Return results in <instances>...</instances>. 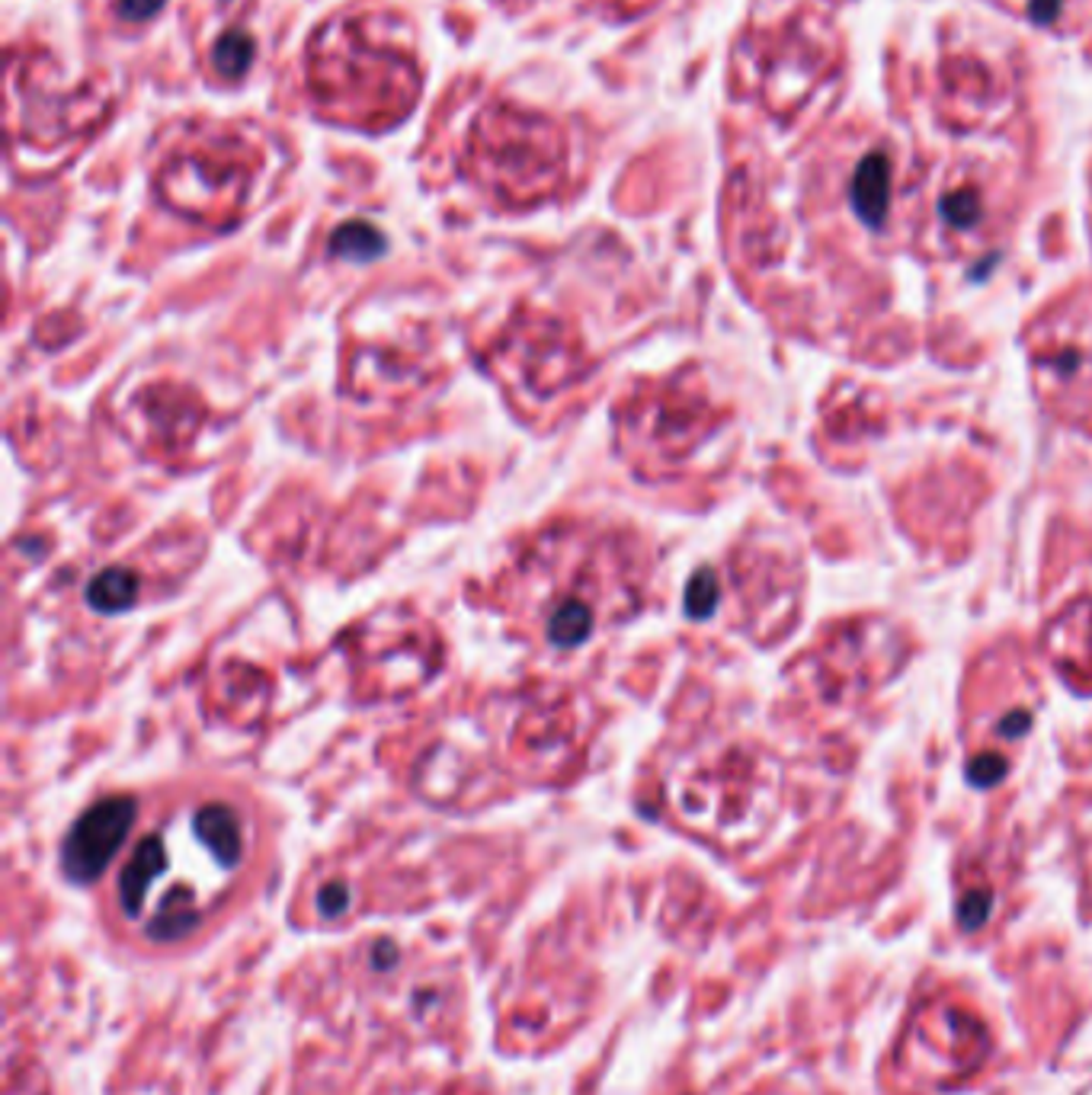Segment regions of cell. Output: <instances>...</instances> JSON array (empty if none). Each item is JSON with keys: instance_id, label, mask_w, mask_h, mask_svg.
Wrapping results in <instances>:
<instances>
[{"instance_id": "cell-8", "label": "cell", "mask_w": 1092, "mask_h": 1095, "mask_svg": "<svg viewBox=\"0 0 1092 1095\" xmlns=\"http://www.w3.org/2000/svg\"><path fill=\"white\" fill-rule=\"evenodd\" d=\"M164 6V0H119V13L132 23H142L148 16H154Z\"/></svg>"}, {"instance_id": "cell-4", "label": "cell", "mask_w": 1092, "mask_h": 1095, "mask_svg": "<svg viewBox=\"0 0 1092 1095\" xmlns=\"http://www.w3.org/2000/svg\"><path fill=\"white\" fill-rule=\"evenodd\" d=\"M334 253L350 260H372L382 253V234L369 224H343L334 237Z\"/></svg>"}, {"instance_id": "cell-3", "label": "cell", "mask_w": 1092, "mask_h": 1095, "mask_svg": "<svg viewBox=\"0 0 1092 1095\" xmlns=\"http://www.w3.org/2000/svg\"><path fill=\"white\" fill-rule=\"evenodd\" d=\"M884 196H887V164L884 158H869L856 180V206L869 224H877L884 216Z\"/></svg>"}, {"instance_id": "cell-9", "label": "cell", "mask_w": 1092, "mask_h": 1095, "mask_svg": "<svg viewBox=\"0 0 1092 1095\" xmlns=\"http://www.w3.org/2000/svg\"><path fill=\"white\" fill-rule=\"evenodd\" d=\"M1058 10V0H1035V16L1038 19H1051Z\"/></svg>"}, {"instance_id": "cell-1", "label": "cell", "mask_w": 1092, "mask_h": 1095, "mask_svg": "<svg viewBox=\"0 0 1092 1095\" xmlns=\"http://www.w3.org/2000/svg\"><path fill=\"white\" fill-rule=\"evenodd\" d=\"M138 824L135 795H109L93 801L61 843V869L74 884H93L129 846Z\"/></svg>"}, {"instance_id": "cell-7", "label": "cell", "mask_w": 1092, "mask_h": 1095, "mask_svg": "<svg viewBox=\"0 0 1092 1095\" xmlns=\"http://www.w3.org/2000/svg\"><path fill=\"white\" fill-rule=\"evenodd\" d=\"M987 913H990V897H987V893H977V897H971V900H968V903L958 909V916H961V926H964V929H977V926H984Z\"/></svg>"}, {"instance_id": "cell-6", "label": "cell", "mask_w": 1092, "mask_h": 1095, "mask_svg": "<svg viewBox=\"0 0 1092 1095\" xmlns=\"http://www.w3.org/2000/svg\"><path fill=\"white\" fill-rule=\"evenodd\" d=\"M350 906V890L343 884H327L321 893H318V909L324 916H340L343 909Z\"/></svg>"}, {"instance_id": "cell-2", "label": "cell", "mask_w": 1092, "mask_h": 1095, "mask_svg": "<svg viewBox=\"0 0 1092 1095\" xmlns=\"http://www.w3.org/2000/svg\"><path fill=\"white\" fill-rule=\"evenodd\" d=\"M135 600H138V577L122 567H106L87 587V603L100 612H126Z\"/></svg>"}, {"instance_id": "cell-5", "label": "cell", "mask_w": 1092, "mask_h": 1095, "mask_svg": "<svg viewBox=\"0 0 1092 1095\" xmlns=\"http://www.w3.org/2000/svg\"><path fill=\"white\" fill-rule=\"evenodd\" d=\"M212 58H216V68L224 77H240L253 61V42H250L247 32H227L219 39Z\"/></svg>"}]
</instances>
